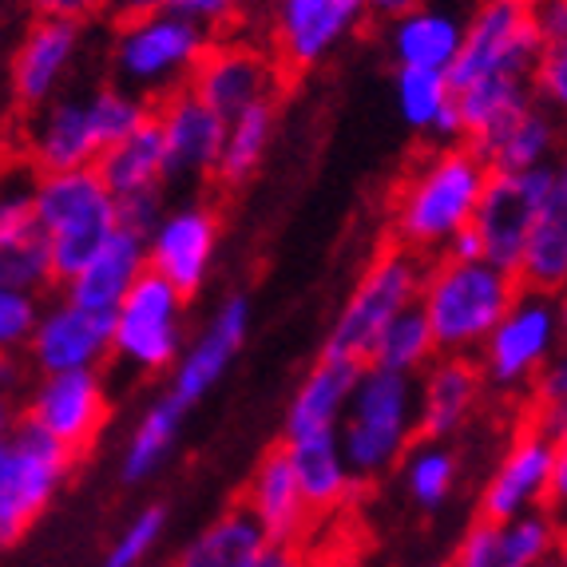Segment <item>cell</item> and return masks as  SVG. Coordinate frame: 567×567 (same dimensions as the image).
I'll return each mask as SVG.
<instances>
[{
  "label": "cell",
  "mask_w": 567,
  "mask_h": 567,
  "mask_svg": "<svg viewBox=\"0 0 567 567\" xmlns=\"http://www.w3.org/2000/svg\"><path fill=\"white\" fill-rule=\"evenodd\" d=\"M246 4H250V0H167L171 12L195 20L199 29L210 32V37L223 32V29H230V24H238V17H243Z\"/></svg>",
  "instance_id": "cell-45"
},
{
  "label": "cell",
  "mask_w": 567,
  "mask_h": 567,
  "mask_svg": "<svg viewBox=\"0 0 567 567\" xmlns=\"http://www.w3.org/2000/svg\"><path fill=\"white\" fill-rule=\"evenodd\" d=\"M163 536H167V508L163 504H143L120 528V536L107 544L104 567H143L163 544Z\"/></svg>",
  "instance_id": "cell-40"
},
{
  "label": "cell",
  "mask_w": 567,
  "mask_h": 567,
  "mask_svg": "<svg viewBox=\"0 0 567 567\" xmlns=\"http://www.w3.org/2000/svg\"><path fill=\"white\" fill-rule=\"evenodd\" d=\"M76 453H68L29 421L0 436V548L17 544L37 516L56 501L60 484L72 473Z\"/></svg>",
  "instance_id": "cell-8"
},
{
  "label": "cell",
  "mask_w": 567,
  "mask_h": 567,
  "mask_svg": "<svg viewBox=\"0 0 567 567\" xmlns=\"http://www.w3.org/2000/svg\"><path fill=\"white\" fill-rule=\"evenodd\" d=\"M24 4L37 12V20H76V24L100 12V0H24Z\"/></svg>",
  "instance_id": "cell-48"
},
{
  "label": "cell",
  "mask_w": 567,
  "mask_h": 567,
  "mask_svg": "<svg viewBox=\"0 0 567 567\" xmlns=\"http://www.w3.org/2000/svg\"><path fill=\"white\" fill-rule=\"evenodd\" d=\"M80 48H84V29L76 20H37L12 56V92L20 104L40 107L60 95L68 76L76 72Z\"/></svg>",
  "instance_id": "cell-22"
},
{
  "label": "cell",
  "mask_w": 567,
  "mask_h": 567,
  "mask_svg": "<svg viewBox=\"0 0 567 567\" xmlns=\"http://www.w3.org/2000/svg\"><path fill=\"white\" fill-rule=\"evenodd\" d=\"M539 48L567 44V0H528Z\"/></svg>",
  "instance_id": "cell-47"
},
{
  "label": "cell",
  "mask_w": 567,
  "mask_h": 567,
  "mask_svg": "<svg viewBox=\"0 0 567 567\" xmlns=\"http://www.w3.org/2000/svg\"><path fill=\"white\" fill-rule=\"evenodd\" d=\"M539 56V37L532 29L528 0H481L464 24L456 60L449 64V87H468L476 80H528Z\"/></svg>",
  "instance_id": "cell-10"
},
{
  "label": "cell",
  "mask_w": 567,
  "mask_h": 567,
  "mask_svg": "<svg viewBox=\"0 0 567 567\" xmlns=\"http://www.w3.org/2000/svg\"><path fill=\"white\" fill-rule=\"evenodd\" d=\"M262 544L266 532L246 512V504H235L190 539L187 548L179 551V559H175V567H246Z\"/></svg>",
  "instance_id": "cell-34"
},
{
  "label": "cell",
  "mask_w": 567,
  "mask_h": 567,
  "mask_svg": "<svg viewBox=\"0 0 567 567\" xmlns=\"http://www.w3.org/2000/svg\"><path fill=\"white\" fill-rule=\"evenodd\" d=\"M84 104H87V115H92V127H95L100 147L123 140L132 127H140V123L152 115V104H147L143 95L127 92V87H120V84L95 87L92 95H84Z\"/></svg>",
  "instance_id": "cell-39"
},
{
  "label": "cell",
  "mask_w": 567,
  "mask_h": 567,
  "mask_svg": "<svg viewBox=\"0 0 567 567\" xmlns=\"http://www.w3.org/2000/svg\"><path fill=\"white\" fill-rule=\"evenodd\" d=\"M163 187L159 190H135V195H123L115 199V227L135 230V235H147L163 218Z\"/></svg>",
  "instance_id": "cell-46"
},
{
  "label": "cell",
  "mask_w": 567,
  "mask_h": 567,
  "mask_svg": "<svg viewBox=\"0 0 567 567\" xmlns=\"http://www.w3.org/2000/svg\"><path fill=\"white\" fill-rule=\"evenodd\" d=\"M416 436V378L361 365L350 405L341 413L338 449L358 481L385 476Z\"/></svg>",
  "instance_id": "cell-3"
},
{
  "label": "cell",
  "mask_w": 567,
  "mask_h": 567,
  "mask_svg": "<svg viewBox=\"0 0 567 567\" xmlns=\"http://www.w3.org/2000/svg\"><path fill=\"white\" fill-rule=\"evenodd\" d=\"M532 104L559 112L567 104V44L539 48L536 64H532Z\"/></svg>",
  "instance_id": "cell-44"
},
{
  "label": "cell",
  "mask_w": 567,
  "mask_h": 567,
  "mask_svg": "<svg viewBox=\"0 0 567 567\" xmlns=\"http://www.w3.org/2000/svg\"><path fill=\"white\" fill-rule=\"evenodd\" d=\"M532 401H536V421L532 429L564 441V421H567V365L564 358H551L532 381Z\"/></svg>",
  "instance_id": "cell-42"
},
{
  "label": "cell",
  "mask_w": 567,
  "mask_h": 567,
  "mask_svg": "<svg viewBox=\"0 0 567 567\" xmlns=\"http://www.w3.org/2000/svg\"><path fill=\"white\" fill-rule=\"evenodd\" d=\"M559 333H564L559 293L524 290L520 286L504 318L492 326V333L476 350L481 353V361H476L481 381L496 393H508V398L524 393L536 381L539 369L551 358H559Z\"/></svg>",
  "instance_id": "cell-6"
},
{
  "label": "cell",
  "mask_w": 567,
  "mask_h": 567,
  "mask_svg": "<svg viewBox=\"0 0 567 567\" xmlns=\"http://www.w3.org/2000/svg\"><path fill=\"white\" fill-rule=\"evenodd\" d=\"M520 282L512 270L492 266L488 258H436L425 266V282L416 293V310L425 313L436 353L473 358L512 306Z\"/></svg>",
  "instance_id": "cell-2"
},
{
  "label": "cell",
  "mask_w": 567,
  "mask_h": 567,
  "mask_svg": "<svg viewBox=\"0 0 567 567\" xmlns=\"http://www.w3.org/2000/svg\"><path fill=\"white\" fill-rule=\"evenodd\" d=\"M140 275H147L143 235L115 227L112 235L80 262L76 275L64 278V298L72 306H84V310L112 318L115 306L123 302V293L140 282Z\"/></svg>",
  "instance_id": "cell-23"
},
{
  "label": "cell",
  "mask_w": 567,
  "mask_h": 567,
  "mask_svg": "<svg viewBox=\"0 0 567 567\" xmlns=\"http://www.w3.org/2000/svg\"><path fill=\"white\" fill-rule=\"evenodd\" d=\"M275 127H278L275 104L246 107V112L223 120V147H218L215 179L227 183V187H243V183L255 179L258 167L270 155Z\"/></svg>",
  "instance_id": "cell-32"
},
{
  "label": "cell",
  "mask_w": 567,
  "mask_h": 567,
  "mask_svg": "<svg viewBox=\"0 0 567 567\" xmlns=\"http://www.w3.org/2000/svg\"><path fill=\"white\" fill-rule=\"evenodd\" d=\"M539 567H564V564H559V556H556V559H548V564H539Z\"/></svg>",
  "instance_id": "cell-55"
},
{
  "label": "cell",
  "mask_w": 567,
  "mask_h": 567,
  "mask_svg": "<svg viewBox=\"0 0 567 567\" xmlns=\"http://www.w3.org/2000/svg\"><path fill=\"white\" fill-rule=\"evenodd\" d=\"M32 230L44 238L52 278L64 282L80 270L95 246L115 230V195L95 167L37 175L32 190Z\"/></svg>",
  "instance_id": "cell-4"
},
{
  "label": "cell",
  "mask_w": 567,
  "mask_h": 567,
  "mask_svg": "<svg viewBox=\"0 0 567 567\" xmlns=\"http://www.w3.org/2000/svg\"><path fill=\"white\" fill-rule=\"evenodd\" d=\"M20 358H29L40 378L104 369V361L112 358V318L56 298L40 306V318Z\"/></svg>",
  "instance_id": "cell-16"
},
{
  "label": "cell",
  "mask_w": 567,
  "mask_h": 567,
  "mask_svg": "<svg viewBox=\"0 0 567 567\" xmlns=\"http://www.w3.org/2000/svg\"><path fill=\"white\" fill-rule=\"evenodd\" d=\"M516 282L524 290L559 293L567 282V175L551 183L548 199L539 203V215L524 235L520 258H516Z\"/></svg>",
  "instance_id": "cell-28"
},
{
  "label": "cell",
  "mask_w": 567,
  "mask_h": 567,
  "mask_svg": "<svg viewBox=\"0 0 567 567\" xmlns=\"http://www.w3.org/2000/svg\"><path fill=\"white\" fill-rule=\"evenodd\" d=\"M468 147L481 155V163L492 175H524V171H539L556 163L559 123L548 107L532 104L528 112H520L512 123L473 140Z\"/></svg>",
  "instance_id": "cell-27"
},
{
  "label": "cell",
  "mask_w": 567,
  "mask_h": 567,
  "mask_svg": "<svg viewBox=\"0 0 567 567\" xmlns=\"http://www.w3.org/2000/svg\"><path fill=\"white\" fill-rule=\"evenodd\" d=\"M421 282H425V255H413L405 246H393V250L378 255L365 266V275L358 278V286L350 290L338 318H333V330L326 338V353L365 365L378 333L401 310H409L416 302Z\"/></svg>",
  "instance_id": "cell-7"
},
{
  "label": "cell",
  "mask_w": 567,
  "mask_h": 567,
  "mask_svg": "<svg viewBox=\"0 0 567 567\" xmlns=\"http://www.w3.org/2000/svg\"><path fill=\"white\" fill-rule=\"evenodd\" d=\"M246 330H250V302H246V293H230L210 313V322L199 330V338L190 341V346H183V353L175 358L167 398L179 401L183 409L199 405L210 389L223 381L230 361L238 358Z\"/></svg>",
  "instance_id": "cell-18"
},
{
  "label": "cell",
  "mask_w": 567,
  "mask_h": 567,
  "mask_svg": "<svg viewBox=\"0 0 567 567\" xmlns=\"http://www.w3.org/2000/svg\"><path fill=\"white\" fill-rule=\"evenodd\" d=\"M246 512L258 520L266 539H282V544H302L306 528H310L313 512L302 496V484L293 476V464L286 445L270 449L258 461L250 488H246Z\"/></svg>",
  "instance_id": "cell-25"
},
{
  "label": "cell",
  "mask_w": 567,
  "mask_h": 567,
  "mask_svg": "<svg viewBox=\"0 0 567 567\" xmlns=\"http://www.w3.org/2000/svg\"><path fill=\"white\" fill-rule=\"evenodd\" d=\"M258 4H275V0H258Z\"/></svg>",
  "instance_id": "cell-56"
},
{
  "label": "cell",
  "mask_w": 567,
  "mask_h": 567,
  "mask_svg": "<svg viewBox=\"0 0 567 567\" xmlns=\"http://www.w3.org/2000/svg\"><path fill=\"white\" fill-rule=\"evenodd\" d=\"M559 556L556 512L539 508L512 520H476L456 544L449 567H539Z\"/></svg>",
  "instance_id": "cell-20"
},
{
  "label": "cell",
  "mask_w": 567,
  "mask_h": 567,
  "mask_svg": "<svg viewBox=\"0 0 567 567\" xmlns=\"http://www.w3.org/2000/svg\"><path fill=\"white\" fill-rule=\"evenodd\" d=\"M24 421L52 436L68 453H84L107 421V385L100 369L52 373L32 385L24 401Z\"/></svg>",
  "instance_id": "cell-15"
},
{
  "label": "cell",
  "mask_w": 567,
  "mask_h": 567,
  "mask_svg": "<svg viewBox=\"0 0 567 567\" xmlns=\"http://www.w3.org/2000/svg\"><path fill=\"white\" fill-rule=\"evenodd\" d=\"M441 255H445V258H461V262H473V258H481V238L473 235V227H464V230H456V235L449 238Z\"/></svg>",
  "instance_id": "cell-51"
},
{
  "label": "cell",
  "mask_w": 567,
  "mask_h": 567,
  "mask_svg": "<svg viewBox=\"0 0 567 567\" xmlns=\"http://www.w3.org/2000/svg\"><path fill=\"white\" fill-rule=\"evenodd\" d=\"M421 0H365V9L373 12V17H398V12H409V9H416Z\"/></svg>",
  "instance_id": "cell-52"
},
{
  "label": "cell",
  "mask_w": 567,
  "mask_h": 567,
  "mask_svg": "<svg viewBox=\"0 0 567 567\" xmlns=\"http://www.w3.org/2000/svg\"><path fill=\"white\" fill-rule=\"evenodd\" d=\"M492 171L468 143L436 147L401 179L393 195V235L413 255H441L445 243L473 223Z\"/></svg>",
  "instance_id": "cell-1"
},
{
  "label": "cell",
  "mask_w": 567,
  "mask_h": 567,
  "mask_svg": "<svg viewBox=\"0 0 567 567\" xmlns=\"http://www.w3.org/2000/svg\"><path fill=\"white\" fill-rule=\"evenodd\" d=\"M183 413H187V409L171 398H159L155 405H147V413L135 421L132 436H127V445H123V456H120L123 484H147L163 464L171 461V453L179 445Z\"/></svg>",
  "instance_id": "cell-33"
},
{
  "label": "cell",
  "mask_w": 567,
  "mask_h": 567,
  "mask_svg": "<svg viewBox=\"0 0 567 567\" xmlns=\"http://www.w3.org/2000/svg\"><path fill=\"white\" fill-rule=\"evenodd\" d=\"M163 135V159H167V183H199L215 175L218 147H223V120L187 87L163 95L152 107Z\"/></svg>",
  "instance_id": "cell-21"
},
{
  "label": "cell",
  "mask_w": 567,
  "mask_h": 567,
  "mask_svg": "<svg viewBox=\"0 0 567 567\" xmlns=\"http://www.w3.org/2000/svg\"><path fill=\"white\" fill-rule=\"evenodd\" d=\"M464 24L456 17L429 4H416L409 12L389 17L385 44L389 56L398 60V68H433V72H449L461 48Z\"/></svg>",
  "instance_id": "cell-29"
},
{
  "label": "cell",
  "mask_w": 567,
  "mask_h": 567,
  "mask_svg": "<svg viewBox=\"0 0 567 567\" xmlns=\"http://www.w3.org/2000/svg\"><path fill=\"white\" fill-rule=\"evenodd\" d=\"M246 567H306L302 544H282V539H266Z\"/></svg>",
  "instance_id": "cell-49"
},
{
  "label": "cell",
  "mask_w": 567,
  "mask_h": 567,
  "mask_svg": "<svg viewBox=\"0 0 567 567\" xmlns=\"http://www.w3.org/2000/svg\"><path fill=\"white\" fill-rule=\"evenodd\" d=\"M92 167L115 199L135 195V190H159L167 183V159H163V135L155 115H147L123 140L107 143Z\"/></svg>",
  "instance_id": "cell-30"
},
{
  "label": "cell",
  "mask_w": 567,
  "mask_h": 567,
  "mask_svg": "<svg viewBox=\"0 0 567 567\" xmlns=\"http://www.w3.org/2000/svg\"><path fill=\"white\" fill-rule=\"evenodd\" d=\"M32 190L37 171L24 159H9L0 167V235L32 227Z\"/></svg>",
  "instance_id": "cell-41"
},
{
  "label": "cell",
  "mask_w": 567,
  "mask_h": 567,
  "mask_svg": "<svg viewBox=\"0 0 567 567\" xmlns=\"http://www.w3.org/2000/svg\"><path fill=\"white\" fill-rule=\"evenodd\" d=\"M20 373H24L20 358H4V353H0V389H4V393H12V389L20 385Z\"/></svg>",
  "instance_id": "cell-53"
},
{
  "label": "cell",
  "mask_w": 567,
  "mask_h": 567,
  "mask_svg": "<svg viewBox=\"0 0 567 567\" xmlns=\"http://www.w3.org/2000/svg\"><path fill=\"white\" fill-rule=\"evenodd\" d=\"M286 453H290L293 476L302 484V496L310 504V512H330L353 496V484L358 476L350 473V464L338 449V433L322 436H298V441H286Z\"/></svg>",
  "instance_id": "cell-31"
},
{
  "label": "cell",
  "mask_w": 567,
  "mask_h": 567,
  "mask_svg": "<svg viewBox=\"0 0 567 567\" xmlns=\"http://www.w3.org/2000/svg\"><path fill=\"white\" fill-rule=\"evenodd\" d=\"M12 425H17V409H12V398L0 389V436H9Z\"/></svg>",
  "instance_id": "cell-54"
},
{
  "label": "cell",
  "mask_w": 567,
  "mask_h": 567,
  "mask_svg": "<svg viewBox=\"0 0 567 567\" xmlns=\"http://www.w3.org/2000/svg\"><path fill=\"white\" fill-rule=\"evenodd\" d=\"M40 293L29 290H12V286H0V353L4 358H20L24 346L32 338V326L40 318Z\"/></svg>",
  "instance_id": "cell-43"
},
{
  "label": "cell",
  "mask_w": 567,
  "mask_h": 567,
  "mask_svg": "<svg viewBox=\"0 0 567 567\" xmlns=\"http://www.w3.org/2000/svg\"><path fill=\"white\" fill-rule=\"evenodd\" d=\"M278 87H282L278 60L266 48L243 44V40H227V44L210 40V48L187 80V92L199 95L218 120H230L246 107L275 104Z\"/></svg>",
  "instance_id": "cell-13"
},
{
  "label": "cell",
  "mask_w": 567,
  "mask_h": 567,
  "mask_svg": "<svg viewBox=\"0 0 567 567\" xmlns=\"http://www.w3.org/2000/svg\"><path fill=\"white\" fill-rule=\"evenodd\" d=\"M365 17V0H275L270 44H275L278 68H290V72L318 68L361 29Z\"/></svg>",
  "instance_id": "cell-14"
},
{
  "label": "cell",
  "mask_w": 567,
  "mask_h": 567,
  "mask_svg": "<svg viewBox=\"0 0 567 567\" xmlns=\"http://www.w3.org/2000/svg\"><path fill=\"white\" fill-rule=\"evenodd\" d=\"M416 433L429 441H449L461 433L464 421L481 405V369L473 358H449L436 353L421 373H416Z\"/></svg>",
  "instance_id": "cell-24"
},
{
  "label": "cell",
  "mask_w": 567,
  "mask_h": 567,
  "mask_svg": "<svg viewBox=\"0 0 567 567\" xmlns=\"http://www.w3.org/2000/svg\"><path fill=\"white\" fill-rule=\"evenodd\" d=\"M183 313L187 298L159 275H140L112 313V358L132 373L155 378L175 365L183 353Z\"/></svg>",
  "instance_id": "cell-9"
},
{
  "label": "cell",
  "mask_w": 567,
  "mask_h": 567,
  "mask_svg": "<svg viewBox=\"0 0 567 567\" xmlns=\"http://www.w3.org/2000/svg\"><path fill=\"white\" fill-rule=\"evenodd\" d=\"M398 464H405V492L416 508H441V504L453 496L456 481H461V461L445 441H421V445H409L405 456Z\"/></svg>",
  "instance_id": "cell-36"
},
{
  "label": "cell",
  "mask_w": 567,
  "mask_h": 567,
  "mask_svg": "<svg viewBox=\"0 0 567 567\" xmlns=\"http://www.w3.org/2000/svg\"><path fill=\"white\" fill-rule=\"evenodd\" d=\"M20 143H24L20 159L37 175L92 167L95 155L104 152L95 140L84 95H52L48 104L29 107V120L20 127Z\"/></svg>",
  "instance_id": "cell-19"
},
{
  "label": "cell",
  "mask_w": 567,
  "mask_h": 567,
  "mask_svg": "<svg viewBox=\"0 0 567 567\" xmlns=\"http://www.w3.org/2000/svg\"><path fill=\"white\" fill-rule=\"evenodd\" d=\"M433 358H436L433 333H429L425 313L416 310V302H413L378 333L365 365H378V369H385V373H401V378H416Z\"/></svg>",
  "instance_id": "cell-35"
},
{
  "label": "cell",
  "mask_w": 567,
  "mask_h": 567,
  "mask_svg": "<svg viewBox=\"0 0 567 567\" xmlns=\"http://www.w3.org/2000/svg\"><path fill=\"white\" fill-rule=\"evenodd\" d=\"M147 270L171 282L183 298L203 290L218 255V215L203 203L163 210V218L143 235Z\"/></svg>",
  "instance_id": "cell-17"
},
{
  "label": "cell",
  "mask_w": 567,
  "mask_h": 567,
  "mask_svg": "<svg viewBox=\"0 0 567 567\" xmlns=\"http://www.w3.org/2000/svg\"><path fill=\"white\" fill-rule=\"evenodd\" d=\"M358 373H361L358 361L322 353V361L306 373L298 393L290 398V409H286V441L338 433L341 413H346L353 385H358Z\"/></svg>",
  "instance_id": "cell-26"
},
{
  "label": "cell",
  "mask_w": 567,
  "mask_h": 567,
  "mask_svg": "<svg viewBox=\"0 0 567 567\" xmlns=\"http://www.w3.org/2000/svg\"><path fill=\"white\" fill-rule=\"evenodd\" d=\"M100 9H107L115 20H140V17H152V12L167 9V0H100Z\"/></svg>",
  "instance_id": "cell-50"
},
{
  "label": "cell",
  "mask_w": 567,
  "mask_h": 567,
  "mask_svg": "<svg viewBox=\"0 0 567 567\" xmlns=\"http://www.w3.org/2000/svg\"><path fill=\"white\" fill-rule=\"evenodd\" d=\"M52 282L56 278H52V262H48V246L37 230L29 227L0 235V286L44 293Z\"/></svg>",
  "instance_id": "cell-38"
},
{
  "label": "cell",
  "mask_w": 567,
  "mask_h": 567,
  "mask_svg": "<svg viewBox=\"0 0 567 567\" xmlns=\"http://www.w3.org/2000/svg\"><path fill=\"white\" fill-rule=\"evenodd\" d=\"M567 496V449L559 436L524 429L481 488L484 520H512L524 512H559Z\"/></svg>",
  "instance_id": "cell-11"
},
{
  "label": "cell",
  "mask_w": 567,
  "mask_h": 567,
  "mask_svg": "<svg viewBox=\"0 0 567 567\" xmlns=\"http://www.w3.org/2000/svg\"><path fill=\"white\" fill-rule=\"evenodd\" d=\"M393 95H398L401 120H405L416 135H429L436 115L453 104L449 76L445 72H433V68H398V76H393Z\"/></svg>",
  "instance_id": "cell-37"
},
{
  "label": "cell",
  "mask_w": 567,
  "mask_h": 567,
  "mask_svg": "<svg viewBox=\"0 0 567 567\" xmlns=\"http://www.w3.org/2000/svg\"><path fill=\"white\" fill-rule=\"evenodd\" d=\"M564 175L559 163H548L539 171H524V175H488L481 203L473 215V235L481 238V258H488L501 270H516L524 235L532 230L539 215V203L548 199L551 183Z\"/></svg>",
  "instance_id": "cell-12"
},
{
  "label": "cell",
  "mask_w": 567,
  "mask_h": 567,
  "mask_svg": "<svg viewBox=\"0 0 567 567\" xmlns=\"http://www.w3.org/2000/svg\"><path fill=\"white\" fill-rule=\"evenodd\" d=\"M210 48V32L179 12L159 9L152 17L123 20L112 44L115 84L143 95L147 104L187 87L190 72Z\"/></svg>",
  "instance_id": "cell-5"
}]
</instances>
